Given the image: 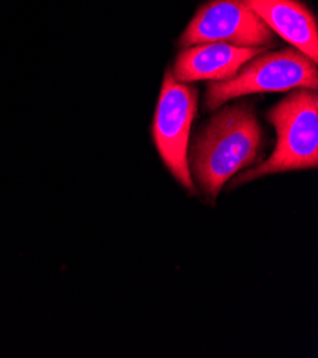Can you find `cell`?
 <instances>
[{
  "mask_svg": "<svg viewBox=\"0 0 318 358\" xmlns=\"http://www.w3.org/2000/svg\"><path fill=\"white\" fill-rule=\"evenodd\" d=\"M263 138L250 101L227 106L211 117L189 148L190 173L207 200H216L229 180L259 160Z\"/></svg>",
  "mask_w": 318,
  "mask_h": 358,
  "instance_id": "1",
  "label": "cell"
},
{
  "mask_svg": "<svg viewBox=\"0 0 318 358\" xmlns=\"http://www.w3.org/2000/svg\"><path fill=\"white\" fill-rule=\"evenodd\" d=\"M267 120L277 131L273 155L253 169L240 173L231 187L256 178L318 166V94L312 89H294L268 110Z\"/></svg>",
  "mask_w": 318,
  "mask_h": 358,
  "instance_id": "2",
  "label": "cell"
},
{
  "mask_svg": "<svg viewBox=\"0 0 318 358\" xmlns=\"http://www.w3.org/2000/svg\"><path fill=\"white\" fill-rule=\"evenodd\" d=\"M318 87L317 63L294 48L260 53L224 82H211L204 94V109L216 110L229 100L257 93Z\"/></svg>",
  "mask_w": 318,
  "mask_h": 358,
  "instance_id": "3",
  "label": "cell"
},
{
  "mask_svg": "<svg viewBox=\"0 0 318 358\" xmlns=\"http://www.w3.org/2000/svg\"><path fill=\"white\" fill-rule=\"evenodd\" d=\"M198 92L189 83H180L167 70L159 96L152 126L153 141L161 162L179 185L189 193L196 186L189 167L190 130L197 115Z\"/></svg>",
  "mask_w": 318,
  "mask_h": 358,
  "instance_id": "4",
  "label": "cell"
},
{
  "mask_svg": "<svg viewBox=\"0 0 318 358\" xmlns=\"http://www.w3.org/2000/svg\"><path fill=\"white\" fill-rule=\"evenodd\" d=\"M179 43L182 49L200 43H227L266 50L274 45V34L244 0H211L196 13Z\"/></svg>",
  "mask_w": 318,
  "mask_h": 358,
  "instance_id": "5",
  "label": "cell"
},
{
  "mask_svg": "<svg viewBox=\"0 0 318 358\" xmlns=\"http://www.w3.org/2000/svg\"><path fill=\"white\" fill-rule=\"evenodd\" d=\"M264 49L237 48L227 43H200L182 49L174 67L173 78L180 83L224 82L234 78L238 70Z\"/></svg>",
  "mask_w": 318,
  "mask_h": 358,
  "instance_id": "6",
  "label": "cell"
},
{
  "mask_svg": "<svg viewBox=\"0 0 318 358\" xmlns=\"http://www.w3.org/2000/svg\"><path fill=\"white\" fill-rule=\"evenodd\" d=\"M257 16L294 49L317 63L318 27L314 15L298 0H244Z\"/></svg>",
  "mask_w": 318,
  "mask_h": 358,
  "instance_id": "7",
  "label": "cell"
}]
</instances>
